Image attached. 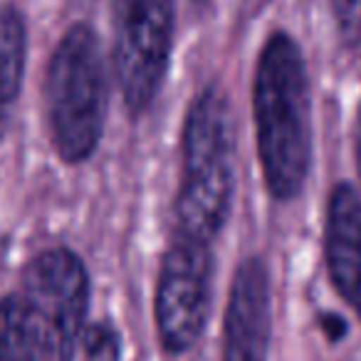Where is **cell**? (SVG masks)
I'll return each mask as SVG.
<instances>
[{
	"instance_id": "1",
	"label": "cell",
	"mask_w": 361,
	"mask_h": 361,
	"mask_svg": "<svg viewBox=\"0 0 361 361\" xmlns=\"http://www.w3.org/2000/svg\"><path fill=\"white\" fill-rule=\"evenodd\" d=\"M252 116L267 193L275 201H292L312 166V97L305 57L287 32L267 37L257 57Z\"/></svg>"
},
{
	"instance_id": "2",
	"label": "cell",
	"mask_w": 361,
	"mask_h": 361,
	"mask_svg": "<svg viewBox=\"0 0 361 361\" xmlns=\"http://www.w3.org/2000/svg\"><path fill=\"white\" fill-rule=\"evenodd\" d=\"M235 121L228 97L208 87L183 124V161L176 198V235L213 245L235 196Z\"/></svg>"
},
{
	"instance_id": "3",
	"label": "cell",
	"mask_w": 361,
	"mask_h": 361,
	"mask_svg": "<svg viewBox=\"0 0 361 361\" xmlns=\"http://www.w3.org/2000/svg\"><path fill=\"white\" fill-rule=\"evenodd\" d=\"M106 82L99 37L85 23L60 37L45 72V114L52 146L65 164H82L104 131Z\"/></svg>"
},
{
	"instance_id": "4",
	"label": "cell",
	"mask_w": 361,
	"mask_h": 361,
	"mask_svg": "<svg viewBox=\"0 0 361 361\" xmlns=\"http://www.w3.org/2000/svg\"><path fill=\"white\" fill-rule=\"evenodd\" d=\"M23 305L35 331L40 361H75L90 305V275L67 247L32 257L23 270Z\"/></svg>"
},
{
	"instance_id": "5",
	"label": "cell",
	"mask_w": 361,
	"mask_h": 361,
	"mask_svg": "<svg viewBox=\"0 0 361 361\" xmlns=\"http://www.w3.org/2000/svg\"><path fill=\"white\" fill-rule=\"evenodd\" d=\"M173 0H114L111 55L124 104L141 114L154 104L173 47Z\"/></svg>"
},
{
	"instance_id": "6",
	"label": "cell",
	"mask_w": 361,
	"mask_h": 361,
	"mask_svg": "<svg viewBox=\"0 0 361 361\" xmlns=\"http://www.w3.org/2000/svg\"><path fill=\"white\" fill-rule=\"evenodd\" d=\"M213 252L206 243L173 235L156 282V329L169 354L188 351L206 329L211 314Z\"/></svg>"
},
{
	"instance_id": "7",
	"label": "cell",
	"mask_w": 361,
	"mask_h": 361,
	"mask_svg": "<svg viewBox=\"0 0 361 361\" xmlns=\"http://www.w3.org/2000/svg\"><path fill=\"white\" fill-rule=\"evenodd\" d=\"M270 272L262 257L238 265L223 322V361H267L270 354Z\"/></svg>"
},
{
	"instance_id": "8",
	"label": "cell",
	"mask_w": 361,
	"mask_h": 361,
	"mask_svg": "<svg viewBox=\"0 0 361 361\" xmlns=\"http://www.w3.org/2000/svg\"><path fill=\"white\" fill-rule=\"evenodd\" d=\"M324 257L334 290L361 319V196L351 183L334 186L326 203Z\"/></svg>"
},
{
	"instance_id": "9",
	"label": "cell",
	"mask_w": 361,
	"mask_h": 361,
	"mask_svg": "<svg viewBox=\"0 0 361 361\" xmlns=\"http://www.w3.org/2000/svg\"><path fill=\"white\" fill-rule=\"evenodd\" d=\"M27 32L16 8H0V134L6 131L25 75Z\"/></svg>"
},
{
	"instance_id": "10",
	"label": "cell",
	"mask_w": 361,
	"mask_h": 361,
	"mask_svg": "<svg viewBox=\"0 0 361 361\" xmlns=\"http://www.w3.org/2000/svg\"><path fill=\"white\" fill-rule=\"evenodd\" d=\"M82 354L85 361H119L121 354V339L116 329L106 322L97 324H85L80 336Z\"/></svg>"
},
{
	"instance_id": "11",
	"label": "cell",
	"mask_w": 361,
	"mask_h": 361,
	"mask_svg": "<svg viewBox=\"0 0 361 361\" xmlns=\"http://www.w3.org/2000/svg\"><path fill=\"white\" fill-rule=\"evenodd\" d=\"M336 30L346 47H361V0H329Z\"/></svg>"
},
{
	"instance_id": "12",
	"label": "cell",
	"mask_w": 361,
	"mask_h": 361,
	"mask_svg": "<svg viewBox=\"0 0 361 361\" xmlns=\"http://www.w3.org/2000/svg\"><path fill=\"white\" fill-rule=\"evenodd\" d=\"M356 171H359V178H361V106H359V116H356Z\"/></svg>"
}]
</instances>
